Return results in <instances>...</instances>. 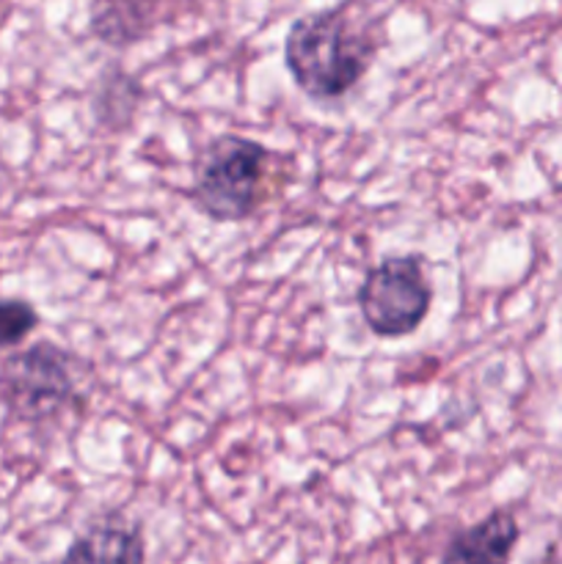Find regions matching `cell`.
Returning <instances> with one entry per match:
<instances>
[{
    "label": "cell",
    "instance_id": "cell-1",
    "mask_svg": "<svg viewBox=\"0 0 562 564\" xmlns=\"http://www.w3.org/2000/svg\"><path fill=\"white\" fill-rule=\"evenodd\" d=\"M380 47L367 11L353 3L298 17L284 39V66L306 97L328 102L361 83Z\"/></svg>",
    "mask_w": 562,
    "mask_h": 564
},
{
    "label": "cell",
    "instance_id": "cell-6",
    "mask_svg": "<svg viewBox=\"0 0 562 564\" xmlns=\"http://www.w3.org/2000/svg\"><path fill=\"white\" fill-rule=\"evenodd\" d=\"M91 28L99 42L127 47L152 31V0H94Z\"/></svg>",
    "mask_w": 562,
    "mask_h": 564
},
{
    "label": "cell",
    "instance_id": "cell-7",
    "mask_svg": "<svg viewBox=\"0 0 562 564\" xmlns=\"http://www.w3.org/2000/svg\"><path fill=\"white\" fill-rule=\"evenodd\" d=\"M141 534L121 523H94L66 551V560L83 562H143Z\"/></svg>",
    "mask_w": 562,
    "mask_h": 564
},
{
    "label": "cell",
    "instance_id": "cell-4",
    "mask_svg": "<svg viewBox=\"0 0 562 564\" xmlns=\"http://www.w3.org/2000/svg\"><path fill=\"white\" fill-rule=\"evenodd\" d=\"M433 290L419 257H389L375 264L358 290V308L375 336L400 339L428 317Z\"/></svg>",
    "mask_w": 562,
    "mask_h": 564
},
{
    "label": "cell",
    "instance_id": "cell-8",
    "mask_svg": "<svg viewBox=\"0 0 562 564\" xmlns=\"http://www.w3.org/2000/svg\"><path fill=\"white\" fill-rule=\"evenodd\" d=\"M39 314L25 301H0V352L20 345L36 330Z\"/></svg>",
    "mask_w": 562,
    "mask_h": 564
},
{
    "label": "cell",
    "instance_id": "cell-3",
    "mask_svg": "<svg viewBox=\"0 0 562 564\" xmlns=\"http://www.w3.org/2000/svg\"><path fill=\"white\" fill-rule=\"evenodd\" d=\"M86 364L53 341L9 356L0 367V400L20 422H47L77 402Z\"/></svg>",
    "mask_w": 562,
    "mask_h": 564
},
{
    "label": "cell",
    "instance_id": "cell-5",
    "mask_svg": "<svg viewBox=\"0 0 562 564\" xmlns=\"http://www.w3.org/2000/svg\"><path fill=\"white\" fill-rule=\"evenodd\" d=\"M518 543V523L510 512L496 510L477 527L463 529L446 545L444 562H507Z\"/></svg>",
    "mask_w": 562,
    "mask_h": 564
},
{
    "label": "cell",
    "instance_id": "cell-2",
    "mask_svg": "<svg viewBox=\"0 0 562 564\" xmlns=\"http://www.w3.org/2000/svg\"><path fill=\"white\" fill-rule=\"evenodd\" d=\"M270 152L240 135H220L209 143L193 171V202L218 224L251 218L264 202Z\"/></svg>",
    "mask_w": 562,
    "mask_h": 564
}]
</instances>
